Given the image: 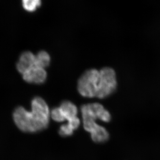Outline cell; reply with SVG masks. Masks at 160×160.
I'll return each mask as SVG.
<instances>
[{"label":"cell","mask_w":160,"mask_h":160,"mask_svg":"<svg viewBox=\"0 0 160 160\" xmlns=\"http://www.w3.org/2000/svg\"><path fill=\"white\" fill-rule=\"evenodd\" d=\"M35 55L30 52H25L20 56L16 68L19 72L22 74L34 67Z\"/></svg>","instance_id":"cell-6"},{"label":"cell","mask_w":160,"mask_h":160,"mask_svg":"<svg viewBox=\"0 0 160 160\" xmlns=\"http://www.w3.org/2000/svg\"><path fill=\"white\" fill-rule=\"evenodd\" d=\"M59 108L64 121H67L66 124L74 131L78 129L81 121L77 116L78 112L77 106L72 102L64 101L61 104Z\"/></svg>","instance_id":"cell-4"},{"label":"cell","mask_w":160,"mask_h":160,"mask_svg":"<svg viewBox=\"0 0 160 160\" xmlns=\"http://www.w3.org/2000/svg\"><path fill=\"white\" fill-rule=\"evenodd\" d=\"M117 84L116 72L112 68H90L79 78L77 90L83 98L103 99L115 92Z\"/></svg>","instance_id":"cell-1"},{"label":"cell","mask_w":160,"mask_h":160,"mask_svg":"<svg viewBox=\"0 0 160 160\" xmlns=\"http://www.w3.org/2000/svg\"><path fill=\"white\" fill-rule=\"evenodd\" d=\"M80 112L83 128L90 134L92 141L96 143L106 142L109 138L108 132L97 122L98 120L97 115L83 105L80 107Z\"/></svg>","instance_id":"cell-3"},{"label":"cell","mask_w":160,"mask_h":160,"mask_svg":"<svg viewBox=\"0 0 160 160\" xmlns=\"http://www.w3.org/2000/svg\"><path fill=\"white\" fill-rule=\"evenodd\" d=\"M22 77L28 83L42 84L46 80L47 74L45 68L34 67L22 74Z\"/></svg>","instance_id":"cell-5"},{"label":"cell","mask_w":160,"mask_h":160,"mask_svg":"<svg viewBox=\"0 0 160 160\" xmlns=\"http://www.w3.org/2000/svg\"><path fill=\"white\" fill-rule=\"evenodd\" d=\"M50 112L42 98L35 97L31 102V111L19 106L13 112V119L19 130L27 133H35L47 128Z\"/></svg>","instance_id":"cell-2"},{"label":"cell","mask_w":160,"mask_h":160,"mask_svg":"<svg viewBox=\"0 0 160 160\" xmlns=\"http://www.w3.org/2000/svg\"><path fill=\"white\" fill-rule=\"evenodd\" d=\"M23 8L29 12H33L41 5V0H22Z\"/></svg>","instance_id":"cell-8"},{"label":"cell","mask_w":160,"mask_h":160,"mask_svg":"<svg viewBox=\"0 0 160 160\" xmlns=\"http://www.w3.org/2000/svg\"><path fill=\"white\" fill-rule=\"evenodd\" d=\"M50 62V57L47 52L41 51L35 56L34 67L45 68L48 67Z\"/></svg>","instance_id":"cell-7"}]
</instances>
